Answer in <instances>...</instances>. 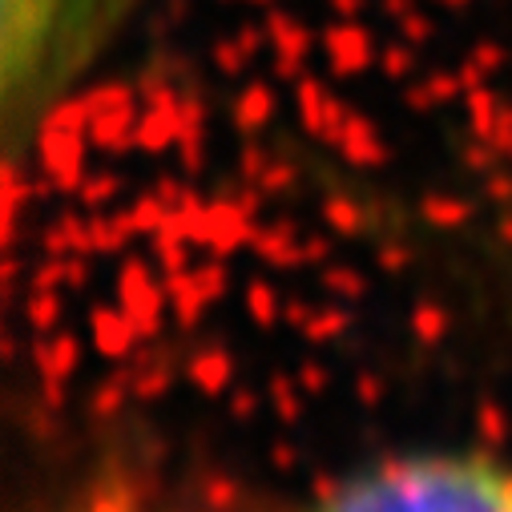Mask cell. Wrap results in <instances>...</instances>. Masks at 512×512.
<instances>
[{"label": "cell", "instance_id": "cell-1", "mask_svg": "<svg viewBox=\"0 0 512 512\" xmlns=\"http://www.w3.org/2000/svg\"><path fill=\"white\" fill-rule=\"evenodd\" d=\"M303 512H512V464L476 452H416L359 468Z\"/></svg>", "mask_w": 512, "mask_h": 512}, {"label": "cell", "instance_id": "cell-2", "mask_svg": "<svg viewBox=\"0 0 512 512\" xmlns=\"http://www.w3.org/2000/svg\"><path fill=\"white\" fill-rule=\"evenodd\" d=\"M53 512H186L174 496L162 492L158 480L134 468H109L65 496Z\"/></svg>", "mask_w": 512, "mask_h": 512}]
</instances>
